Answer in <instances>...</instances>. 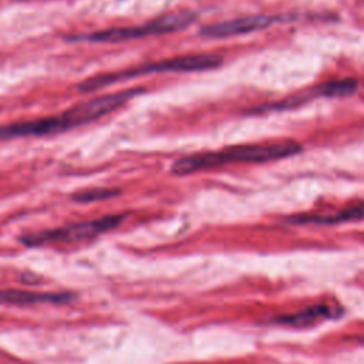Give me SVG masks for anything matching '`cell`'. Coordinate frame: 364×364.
Returning <instances> with one entry per match:
<instances>
[{
	"label": "cell",
	"mask_w": 364,
	"mask_h": 364,
	"mask_svg": "<svg viewBox=\"0 0 364 364\" xmlns=\"http://www.w3.org/2000/svg\"><path fill=\"white\" fill-rule=\"evenodd\" d=\"M303 146L293 139L267 142V144H245L223 148L220 151L198 152L182 156L172 164L171 172L178 176L220 168L229 164H262L299 155Z\"/></svg>",
	"instance_id": "1"
},
{
	"label": "cell",
	"mask_w": 364,
	"mask_h": 364,
	"mask_svg": "<svg viewBox=\"0 0 364 364\" xmlns=\"http://www.w3.org/2000/svg\"><path fill=\"white\" fill-rule=\"evenodd\" d=\"M223 63V57L213 53H199V54H185L169 57L158 61L145 63L136 67L124 68L119 71L112 73H102L94 77H90L81 81L77 85L80 92H94L97 90L105 88L108 85L128 81L132 78L149 75L154 73H199V71H209L213 68L220 67Z\"/></svg>",
	"instance_id": "2"
},
{
	"label": "cell",
	"mask_w": 364,
	"mask_h": 364,
	"mask_svg": "<svg viewBox=\"0 0 364 364\" xmlns=\"http://www.w3.org/2000/svg\"><path fill=\"white\" fill-rule=\"evenodd\" d=\"M196 20V13L189 10H181L169 13L144 24L131 27H114L108 30L87 33V34H73L67 36V41H85V43H121L151 36H162L168 33H175L186 28Z\"/></svg>",
	"instance_id": "3"
},
{
	"label": "cell",
	"mask_w": 364,
	"mask_h": 364,
	"mask_svg": "<svg viewBox=\"0 0 364 364\" xmlns=\"http://www.w3.org/2000/svg\"><path fill=\"white\" fill-rule=\"evenodd\" d=\"M125 219L124 213L108 215L94 220H85L78 223H71L68 226L43 230L37 233H27L20 237V242L26 246H41L46 243L57 242H80L85 239H92L101 233L115 229Z\"/></svg>",
	"instance_id": "4"
},
{
	"label": "cell",
	"mask_w": 364,
	"mask_h": 364,
	"mask_svg": "<svg viewBox=\"0 0 364 364\" xmlns=\"http://www.w3.org/2000/svg\"><path fill=\"white\" fill-rule=\"evenodd\" d=\"M142 92H145V88H128V90H121L117 92L94 97L87 101L75 104L74 107L68 108L63 114H58V117L63 121L61 124L64 127V131H68L108 115L109 112L125 105L128 101H131L132 98L138 97Z\"/></svg>",
	"instance_id": "5"
},
{
	"label": "cell",
	"mask_w": 364,
	"mask_h": 364,
	"mask_svg": "<svg viewBox=\"0 0 364 364\" xmlns=\"http://www.w3.org/2000/svg\"><path fill=\"white\" fill-rule=\"evenodd\" d=\"M294 17H290L287 14L273 16V14H256V16H243L232 20L218 21L208 26L200 27L199 34L208 38H226V37H235L242 34L255 33L263 28H267L272 24L283 23L293 20Z\"/></svg>",
	"instance_id": "6"
},
{
	"label": "cell",
	"mask_w": 364,
	"mask_h": 364,
	"mask_svg": "<svg viewBox=\"0 0 364 364\" xmlns=\"http://www.w3.org/2000/svg\"><path fill=\"white\" fill-rule=\"evenodd\" d=\"M73 299L70 293H36L20 289H7L0 290V304H14V306H26L36 303H67Z\"/></svg>",
	"instance_id": "7"
},
{
	"label": "cell",
	"mask_w": 364,
	"mask_h": 364,
	"mask_svg": "<svg viewBox=\"0 0 364 364\" xmlns=\"http://www.w3.org/2000/svg\"><path fill=\"white\" fill-rule=\"evenodd\" d=\"M340 314H343V310L334 309L331 306H311L303 311L294 313V314H286V316H279L274 318V323L283 324V326H290L296 328H304L309 327L314 323H317L321 318H336Z\"/></svg>",
	"instance_id": "8"
},
{
	"label": "cell",
	"mask_w": 364,
	"mask_h": 364,
	"mask_svg": "<svg viewBox=\"0 0 364 364\" xmlns=\"http://www.w3.org/2000/svg\"><path fill=\"white\" fill-rule=\"evenodd\" d=\"M363 218V206L361 203L347 208L344 210H340L337 213L331 215H294L286 219L287 223L293 225H306V223H313V225H337L348 220H360Z\"/></svg>",
	"instance_id": "9"
},
{
	"label": "cell",
	"mask_w": 364,
	"mask_h": 364,
	"mask_svg": "<svg viewBox=\"0 0 364 364\" xmlns=\"http://www.w3.org/2000/svg\"><path fill=\"white\" fill-rule=\"evenodd\" d=\"M320 98H343L350 97L357 92L358 90V80L357 78H338L326 81L323 84L316 85Z\"/></svg>",
	"instance_id": "10"
},
{
	"label": "cell",
	"mask_w": 364,
	"mask_h": 364,
	"mask_svg": "<svg viewBox=\"0 0 364 364\" xmlns=\"http://www.w3.org/2000/svg\"><path fill=\"white\" fill-rule=\"evenodd\" d=\"M121 195L119 189H112V188H92V189H85L75 192L71 198L74 202L80 203H90V202H98V200H107L111 198H115Z\"/></svg>",
	"instance_id": "11"
},
{
	"label": "cell",
	"mask_w": 364,
	"mask_h": 364,
	"mask_svg": "<svg viewBox=\"0 0 364 364\" xmlns=\"http://www.w3.org/2000/svg\"><path fill=\"white\" fill-rule=\"evenodd\" d=\"M20 280H21L24 284H34V283H37V282L40 280V277L36 276V274H33V273H24V274L20 277Z\"/></svg>",
	"instance_id": "12"
}]
</instances>
